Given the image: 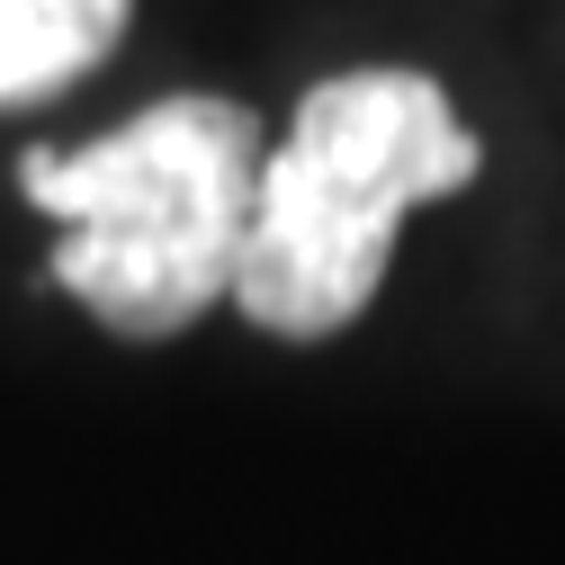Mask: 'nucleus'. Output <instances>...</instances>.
I'll use <instances>...</instances> for the list:
<instances>
[{
    "label": "nucleus",
    "mask_w": 565,
    "mask_h": 565,
    "mask_svg": "<svg viewBox=\"0 0 565 565\" xmlns=\"http://www.w3.org/2000/svg\"><path fill=\"white\" fill-rule=\"evenodd\" d=\"M484 145L431 73H332L297 99L288 145L260 153L234 306L278 341H332L377 306L413 206L458 198Z\"/></svg>",
    "instance_id": "1"
},
{
    "label": "nucleus",
    "mask_w": 565,
    "mask_h": 565,
    "mask_svg": "<svg viewBox=\"0 0 565 565\" xmlns=\"http://www.w3.org/2000/svg\"><path fill=\"white\" fill-rule=\"evenodd\" d=\"M260 153V117L216 90H171L90 145L19 153L28 206L63 225L45 278L126 341L189 332L234 297Z\"/></svg>",
    "instance_id": "2"
},
{
    "label": "nucleus",
    "mask_w": 565,
    "mask_h": 565,
    "mask_svg": "<svg viewBox=\"0 0 565 565\" xmlns=\"http://www.w3.org/2000/svg\"><path fill=\"white\" fill-rule=\"evenodd\" d=\"M135 19V0H0V108L54 99L63 82L99 73Z\"/></svg>",
    "instance_id": "3"
}]
</instances>
